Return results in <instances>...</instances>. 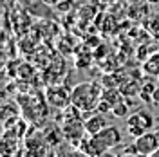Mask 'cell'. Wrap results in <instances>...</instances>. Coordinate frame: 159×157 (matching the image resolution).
Instances as JSON below:
<instances>
[{
  "instance_id": "6da1fadb",
  "label": "cell",
  "mask_w": 159,
  "mask_h": 157,
  "mask_svg": "<svg viewBox=\"0 0 159 157\" xmlns=\"http://www.w3.org/2000/svg\"><path fill=\"white\" fill-rule=\"evenodd\" d=\"M123 143V134L116 125H109L103 130H99L96 134H87L83 141L80 143L78 152L85 155L96 157V155H107L110 154L112 148Z\"/></svg>"
},
{
  "instance_id": "4fadbf2b",
  "label": "cell",
  "mask_w": 159,
  "mask_h": 157,
  "mask_svg": "<svg viewBox=\"0 0 159 157\" xmlns=\"http://www.w3.org/2000/svg\"><path fill=\"white\" fill-rule=\"evenodd\" d=\"M152 103H154V105H159V85L154 88V92H152Z\"/></svg>"
},
{
  "instance_id": "7a4b0ae2",
  "label": "cell",
  "mask_w": 159,
  "mask_h": 157,
  "mask_svg": "<svg viewBox=\"0 0 159 157\" xmlns=\"http://www.w3.org/2000/svg\"><path fill=\"white\" fill-rule=\"evenodd\" d=\"M103 85L98 81H83L72 88L70 92V103L76 105L80 110H83L85 119L89 118L90 114L96 112L101 96H103Z\"/></svg>"
},
{
  "instance_id": "ba28073f",
  "label": "cell",
  "mask_w": 159,
  "mask_h": 157,
  "mask_svg": "<svg viewBox=\"0 0 159 157\" xmlns=\"http://www.w3.org/2000/svg\"><path fill=\"white\" fill-rule=\"evenodd\" d=\"M105 127H109V123H107V118L101 112L90 114L89 118L85 119V130H87V134H96L99 130H103Z\"/></svg>"
},
{
  "instance_id": "2e32d148",
  "label": "cell",
  "mask_w": 159,
  "mask_h": 157,
  "mask_svg": "<svg viewBox=\"0 0 159 157\" xmlns=\"http://www.w3.org/2000/svg\"><path fill=\"white\" fill-rule=\"evenodd\" d=\"M156 134H157V137H159V130H157V132H156Z\"/></svg>"
},
{
  "instance_id": "30bf717a",
  "label": "cell",
  "mask_w": 159,
  "mask_h": 157,
  "mask_svg": "<svg viewBox=\"0 0 159 157\" xmlns=\"http://www.w3.org/2000/svg\"><path fill=\"white\" fill-rule=\"evenodd\" d=\"M147 31L150 33L152 38L159 42V15H154V16L147 22Z\"/></svg>"
},
{
  "instance_id": "7c38bea8",
  "label": "cell",
  "mask_w": 159,
  "mask_h": 157,
  "mask_svg": "<svg viewBox=\"0 0 159 157\" xmlns=\"http://www.w3.org/2000/svg\"><path fill=\"white\" fill-rule=\"evenodd\" d=\"M138 54H139V56H138L139 60H147V58H148V56H150V54H148V49H147L145 45H141V47H139Z\"/></svg>"
},
{
  "instance_id": "8fae6325",
  "label": "cell",
  "mask_w": 159,
  "mask_h": 157,
  "mask_svg": "<svg viewBox=\"0 0 159 157\" xmlns=\"http://www.w3.org/2000/svg\"><path fill=\"white\" fill-rule=\"evenodd\" d=\"M127 114H129V103H127L125 99L112 108V116H114V118H125Z\"/></svg>"
},
{
  "instance_id": "5bb4252c",
  "label": "cell",
  "mask_w": 159,
  "mask_h": 157,
  "mask_svg": "<svg viewBox=\"0 0 159 157\" xmlns=\"http://www.w3.org/2000/svg\"><path fill=\"white\" fill-rule=\"evenodd\" d=\"M152 157H159V148L156 150V152H154V155H152Z\"/></svg>"
},
{
  "instance_id": "5b68a950",
  "label": "cell",
  "mask_w": 159,
  "mask_h": 157,
  "mask_svg": "<svg viewBox=\"0 0 159 157\" xmlns=\"http://www.w3.org/2000/svg\"><path fill=\"white\" fill-rule=\"evenodd\" d=\"M70 88L67 87H49L45 90V101L49 103L51 107L54 108H60V110H63L65 107H69L70 105Z\"/></svg>"
},
{
  "instance_id": "52a82bcc",
  "label": "cell",
  "mask_w": 159,
  "mask_h": 157,
  "mask_svg": "<svg viewBox=\"0 0 159 157\" xmlns=\"http://www.w3.org/2000/svg\"><path fill=\"white\" fill-rule=\"evenodd\" d=\"M123 101V92L121 90H116V87H107L103 90V96H101V101H99L96 112H101V114H109L112 112V108L116 107L118 103Z\"/></svg>"
},
{
  "instance_id": "9c48e42d",
  "label": "cell",
  "mask_w": 159,
  "mask_h": 157,
  "mask_svg": "<svg viewBox=\"0 0 159 157\" xmlns=\"http://www.w3.org/2000/svg\"><path fill=\"white\" fill-rule=\"evenodd\" d=\"M143 72H145L147 76L159 78V52H154V54H150L148 58L145 60V63H143Z\"/></svg>"
},
{
  "instance_id": "9a60e30c",
  "label": "cell",
  "mask_w": 159,
  "mask_h": 157,
  "mask_svg": "<svg viewBox=\"0 0 159 157\" xmlns=\"http://www.w3.org/2000/svg\"><path fill=\"white\" fill-rule=\"evenodd\" d=\"M147 2H148V4H157L159 0H147Z\"/></svg>"
},
{
  "instance_id": "3957f363",
  "label": "cell",
  "mask_w": 159,
  "mask_h": 157,
  "mask_svg": "<svg viewBox=\"0 0 159 157\" xmlns=\"http://www.w3.org/2000/svg\"><path fill=\"white\" fill-rule=\"evenodd\" d=\"M154 128V116L147 110H138L134 114H130L127 119V132L132 137H139L141 134L148 132Z\"/></svg>"
},
{
  "instance_id": "277c9868",
  "label": "cell",
  "mask_w": 159,
  "mask_h": 157,
  "mask_svg": "<svg viewBox=\"0 0 159 157\" xmlns=\"http://www.w3.org/2000/svg\"><path fill=\"white\" fill-rule=\"evenodd\" d=\"M61 136L69 141V145H74L78 148L83 137L87 136L85 119H65V121H61Z\"/></svg>"
},
{
  "instance_id": "8992f818",
  "label": "cell",
  "mask_w": 159,
  "mask_h": 157,
  "mask_svg": "<svg viewBox=\"0 0 159 157\" xmlns=\"http://www.w3.org/2000/svg\"><path fill=\"white\" fill-rule=\"evenodd\" d=\"M134 145L138 150V155H154V152L159 148V137L156 132H145L139 137H134Z\"/></svg>"
}]
</instances>
